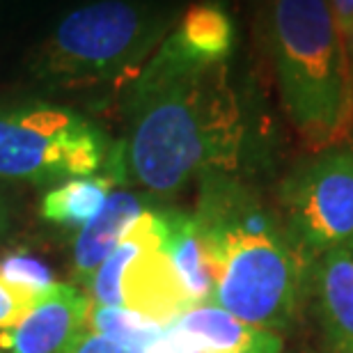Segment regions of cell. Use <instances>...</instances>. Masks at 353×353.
I'll list each match as a JSON object with an SVG mask.
<instances>
[{
	"mask_svg": "<svg viewBox=\"0 0 353 353\" xmlns=\"http://www.w3.org/2000/svg\"><path fill=\"white\" fill-rule=\"evenodd\" d=\"M119 145L126 179L172 195L209 172L239 174L252 122L228 62H197L163 39L131 79Z\"/></svg>",
	"mask_w": 353,
	"mask_h": 353,
	"instance_id": "6da1fadb",
	"label": "cell"
},
{
	"mask_svg": "<svg viewBox=\"0 0 353 353\" xmlns=\"http://www.w3.org/2000/svg\"><path fill=\"white\" fill-rule=\"evenodd\" d=\"M197 181L193 214L216 264L214 305L273 333L289 328L310 296L314 264L289 236L278 207L239 174L209 172Z\"/></svg>",
	"mask_w": 353,
	"mask_h": 353,
	"instance_id": "7a4b0ae2",
	"label": "cell"
},
{
	"mask_svg": "<svg viewBox=\"0 0 353 353\" xmlns=\"http://www.w3.org/2000/svg\"><path fill=\"white\" fill-rule=\"evenodd\" d=\"M264 41L282 108L307 154L351 145L353 74L328 0H266Z\"/></svg>",
	"mask_w": 353,
	"mask_h": 353,
	"instance_id": "3957f363",
	"label": "cell"
},
{
	"mask_svg": "<svg viewBox=\"0 0 353 353\" xmlns=\"http://www.w3.org/2000/svg\"><path fill=\"white\" fill-rule=\"evenodd\" d=\"M172 28L170 14L147 0H90L46 32L30 55V72L53 88L136 79Z\"/></svg>",
	"mask_w": 353,
	"mask_h": 353,
	"instance_id": "277c9868",
	"label": "cell"
},
{
	"mask_svg": "<svg viewBox=\"0 0 353 353\" xmlns=\"http://www.w3.org/2000/svg\"><path fill=\"white\" fill-rule=\"evenodd\" d=\"M112 143L85 115L48 101L0 103V179L44 186L97 174Z\"/></svg>",
	"mask_w": 353,
	"mask_h": 353,
	"instance_id": "5b68a950",
	"label": "cell"
},
{
	"mask_svg": "<svg viewBox=\"0 0 353 353\" xmlns=\"http://www.w3.org/2000/svg\"><path fill=\"white\" fill-rule=\"evenodd\" d=\"M282 223L310 262L353 239V145L307 154L280 181Z\"/></svg>",
	"mask_w": 353,
	"mask_h": 353,
	"instance_id": "8992f818",
	"label": "cell"
},
{
	"mask_svg": "<svg viewBox=\"0 0 353 353\" xmlns=\"http://www.w3.org/2000/svg\"><path fill=\"white\" fill-rule=\"evenodd\" d=\"M88 294L94 305L136 310L163 326L193 307L165 255L159 209H147L138 216L99 268Z\"/></svg>",
	"mask_w": 353,
	"mask_h": 353,
	"instance_id": "52a82bcc",
	"label": "cell"
},
{
	"mask_svg": "<svg viewBox=\"0 0 353 353\" xmlns=\"http://www.w3.org/2000/svg\"><path fill=\"white\" fill-rule=\"evenodd\" d=\"M90 294L81 287L53 282L21 319L0 333L7 353H69L85 333Z\"/></svg>",
	"mask_w": 353,
	"mask_h": 353,
	"instance_id": "ba28073f",
	"label": "cell"
},
{
	"mask_svg": "<svg viewBox=\"0 0 353 353\" xmlns=\"http://www.w3.org/2000/svg\"><path fill=\"white\" fill-rule=\"evenodd\" d=\"M330 353H353V245H335L314 259L310 296Z\"/></svg>",
	"mask_w": 353,
	"mask_h": 353,
	"instance_id": "9c48e42d",
	"label": "cell"
},
{
	"mask_svg": "<svg viewBox=\"0 0 353 353\" xmlns=\"http://www.w3.org/2000/svg\"><path fill=\"white\" fill-rule=\"evenodd\" d=\"M143 195L126 188H115L101 211L90 223L76 230L74 236V280L83 289H90L99 268L112 255L138 216L147 211Z\"/></svg>",
	"mask_w": 353,
	"mask_h": 353,
	"instance_id": "30bf717a",
	"label": "cell"
},
{
	"mask_svg": "<svg viewBox=\"0 0 353 353\" xmlns=\"http://www.w3.org/2000/svg\"><path fill=\"white\" fill-rule=\"evenodd\" d=\"M163 228V248L170 257L190 305L214 303L216 264L209 248V239L197 223L195 214L176 209H159Z\"/></svg>",
	"mask_w": 353,
	"mask_h": 353,
	"instance_id": "8fae6325",
	"label": "cell"
},
{
	"mask_svg": "<svg viewBox=\"0 0 353 353\" xmlns=\"http://www.w3.org/2000/svg\"><path fill=\"white\" fill-rule=\"evenodd\" d=\"M170 323L207 353H282L285 347L280 333L245 323L214 303L190 307Z\"/></svg>",
	"mask_w": 353,
	"mask_h": 353,
	"instance_id": "7c38bea8",
	"label": "cell"
},
{
	"mask_svg": "<svg viewBox=\"0 0 353 353\" xmlns=\"http://www.w3.org/2000/svg\"><path fill=\"white\" fill-rule=\"evenodd\" d=\"M179 53L197 62H228L234 51L236 30L230 12L216 0L190 5L168 34Z\"/></svg>",
	"mask_w": 353,
	"mask_h": 353,
	"instance_id": "4fadbf2b",
	"label": "cell"
},
{
	"mask_svg": "<svg viewBox=\"0 0 353 353\" xmlns=\"http://www.w3.org/2000/svg\"><path fill=\"white\" fill-rule=\"evenodd\" d=\"M105 165H108L105 174L74 176L53 186L41 200V216L48 223L72 230H81L83 225L90 223L101 211L112 190L126 181L117 161L110 159Z\"/></svg>",
	"mask_w": 353,
	"mask_h": 353,
	"instance_id": "5bb4252c",
	"label": "cell"
},
{
	"mask_svg": "<svg viewBox=\"0 0 353 353\" xmlns=\"http://www.w3.org/2000/svg\"><path fill=\"white\" fill-rule=\"evenodd\" d=\"M163 328V323L154 321L152 316L140 314L136 310L94 305V303H92L85 321V330H90V333L110 337L119 344L145 351L159 340Z\"/></svg>",
	"mask_w": 353,
	"mask_h": 353,
	"instance_id": "9a60e30c",
	"label": "cell"
},
{
	"mask_svg": "<svg viewBox=\"0 0 353 353\" xmlns=\"http://www.w3.org/2000/svg\"><path fill=\"white\" fill-rule=\"evenodd\" d=\"M0 278L5 282H10L12 287L28 292L32 296H39L44 289L53 285V275L51 271L30 255H10L3 259L0 264Z\"/></svg>",
	"mask_w": 353,
	"mask_h": 353,
	"instance_id": "2e32d148",
	"label": "cell"
},
{
	"mask_svg": "<svg viewBox=\"0 0 353 353\" xmlns=\"http://www.w3.org/2000/svg\"><path fill=\"white\" fill-rule=\"evenodd\" d=\"M34 301H37V296L21 292V289L12 287L10 282L0 278V333L14 326L30 310Z\"/></svg>",
	"mask_w": 353,
	"mask_h": 353,
	"instance_id": "e0dca14e",
	"label": "cell"
},
{
	"mask_svg": "<svg viewBox=\"0 0 353 353\" xmlns=\"http://www.w3.org/2000/svg\"><path fill=\"white\" fill-rule=\"evenodd\" d=\"M147 353H207V351L193 337L176 328L174 323H168L159 340L147 349Z\"/></svg>",
	"mask_w": 353,
	"mask_h": 353,
	"instance_id": "ac0fdd59",
	"label": "cell"
},
{
	"mask_svg": "<svg viewBox=\"0 0 353 353\" xmlns=\"http://www.w3.org/2000/svg\"><path fill=\"white\" fill-rule=\"evenodd\" d=\"M69 353H147V351L136 349V347H126V344H119L115 340H110V337H103V335L85 330Z\"/></svg>",
	"mask_w": 353,
	"mask_h": 353,
	"instance_id": "d6986e66",
	"label": "cell"
},
{
	"mask_svg": "<svg viewBox=\"0 0 353 353\" xmlns=\"http://www.w3.org/2000/svg\"><path fill=\"white\" fill-rule=\"evenodd\" d=\"M41 0H0V34L37 12Z\"/></svg>",
	"mask_w": 353,
	"mask_h": 353,
	"instance_id": "ffe728a7",
	"label": "cell"
},
{
	"mask_svg": "<svg viewBox=\"0 0 353 353\" xmlns=\"http://www.w3.org/2000/svg\"><path fill=\"white\" fill-rule=\"evenodd\" d=\"M328 5L337 30L344 37V34L353 30V0H328Z\"/></svg>",
	"mask_w": 353,
	"mask_h": 353,
	"instance_id": "44dd1931",
	"label": "cell"
},
{
	"mask_svg": "<svg viewBox=\"0 0 353 353\" xmlns=\"http://www.w3.org/2000/svg\"><path fill=\"white\" fill-rule=\"evenodd\" d=\"M7 225H10V209H7V202L3 193H0V236L7 232Z\"/></svg>",
	"mask_w": 353,
	"mask_h": 353,
	"instance_id": "7402d4cb",
	"label": "cell"
},
{
	"mask_svg": "<svg viewBox=\"0 0 353 353\" xmlns=\"http://www.w3.org/2000/svg\"><path fill=\"white\" fill-rule=\"evenodd\" d=\"M344 51H347V58H349V67H351V74H353V30L344 34Z\"/></svg>",
	"mask_w": 353,
	"mask_h": 353,
	"instance_id": "603a6c76",
	"label": "cell"
},
{
	"mask_svg": "<svg viewBox=\"0 0 353 353\" xmlns=\"http://www.w3.org/2000/svg\"><path fill=\"white\" fill-rule=\"evenodd\" d=\"M0 353H7V351H5V349H3V347H0Z\"/></svg>",
	"mask_w": 353,
	"mask_h": 353,
	"instance_id": "cb8c5ba5",
	"label": "cell"
}]
</instances>
